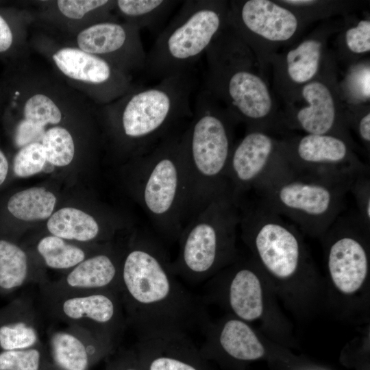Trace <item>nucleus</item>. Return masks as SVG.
Returning a JSON list of instances; mask_svg holds the SVG:
<instances>
[{"instance_id":"nucleus-1","label":"nucleus","mask_w":370,"mask_h":370,"mask_svg":"<svg viewBox=\"0 0 370 370\" xmlns=\"http://www.w3.org/2000/svg\"><path fill=\"white\" fill-rule=\"evenodd\" d=\"M171 262L146 230L134 232L123 251L119 294L138 340L188 334L208 321L203 299L180 282Z\"/></svg>"},{"instance_id":"nucleus-2","label":"nucleus","mask_w":370,"mask_h":370,"mask_svg":"<svg viewBox=\"0 0 370 370\" xmlns=\"http://www.w3.org/2000/svg\"><path fill=\"white\" fill-rule=\"evenodd\" d=\"M198 90L195 68L166 77L155 85H136L114 101L96 106L111 147L132 159L183 130L193 113Z\"/></svg>"},{"instance_id":"nucleus-3","label":"nucleus","mask_w":370,"mask_h":370,"mask_svg":"<svg viewBox=\"0 0 370 370\" xmlns=\"http://www.w3.org/2000/svg\"><path fill=\"white\" fill-rule=\"evenodd\" d=\"M234 123L227 110L201 87L183 132L186 225L210 202L230 194L227 170L234 145Z\"/></svg>"},{"instance_id":"nucleus-4","label":"nucleus","mask_w":370,"mask_h":370,"mask_svg":"<svg viewBox=\"0 0 370 370\" xmlns=\"http://www.w3.org/2000/svg\"><path fill=\"white\" fill-rule=\"evenodd\" d=\"M184 130L131 162L133 194L156 233L168 242L177 241L186 224Z\"/></svg>"},{"instance_id":"nucleus-5","label":"nucleus","mask_w":370,"mask_h":370,"mask_svg":"<svg viewBox=\"0 0 370 370\" xmlns=\"http://www.w3.org/2000/svg\"><path fill=\"white\" fill-rule=\"evenodd\" d=\"M207 71L202 86L234 121L262 130L272 110L266 83L252 72L245 43L233 29H223L205 53Z\"/></svg>"},{"instance_id":"nucleus-6","label":"nucleus","mask_w":370,"mask_h":370,"mask_svg":"<svg viewBox=\"0 0 370 370\" xmlns=\"http://www.w3.org/2000/svg\"><path fill=\"white\" fill-rule=\"evenodd\" d=\"M358 174L321 175L291 169L254 192L304 232L323 236L341 214L346 195Z\"/></svg>"},{"instance_id":"nucleus-7","label":"nucleus","mask_w":370,"mask_h":370,"mask_svg":"<svg viewBox=\"0 0 370 370\" xmlns=\"http://www.w3.org/2000/svg\"><path fill=\"white\" fill-rule=\"evenodd\" d=\"M239 222L238 203L230 194L210 202L184 227L177 257L171 262L174 273L197 284L234 262Z\"/></svg>"},{"instance_id":"nucleus-8","label":"nucleus","mask_w":370,"mask_h":370,"mask_svg":"<svg viewBox=\"0 0 370 370\" xmlns=\"http://www.w3.org/2000/svg\"><path fill=\"white\" fill-rule=\"evenodd\" d=\"M225 2L187 0L147 53L144 75L160 80L192 68L227 25Z\"/></svg>"},{"instance_id":"nucleus-9","label":"nucleus","mask_w":370,"mask_h":370,"mask_svg":"<svg viewBox=\"0 0 370 370\" xmlns=\"http://www.w3.org/2000/svg\"><path fill=\"white\" fill-rule=\"evenodd\" d=\"M29 45L58 77L97 106L114 101L136 85L132 76L108 61L32 25Z\"/></svg>"},{"instance_id":"nucleus-10","label":"nucleus","mask_w":370,"mask_h":370,"mask_svg":"<svg viewBox=\"0 0 370 370\" xmlns=\"http://www.w3.org/2000/svg\"><path fill=\"white\" fill-rule=\"evenodd\" d=\"M256 196L238 203L241 236L269 274L288 280L306 264L302 241L293 223Z\"/></svg>"},{"instance_id":"nucleus-11","label":"nucleus","mask_w":370,"mask_h":370,"mask_svg":"<svg viewBox=\"0 0 370 370\" xmlns=\"http://www.w3.org/2000/svg\"><path fill=\"white\" fill-rule=\"evenodd\" d=\"M45 312L66 325L85 329L116 345L127 326L118 292L104 291L40 297Z\"/></svg>"},{"instance_id":"nucleus-12","label":"nucleus","mask_w":370,"mask_h":370,"mask_svg":"<svg viewBox=\"0 0 370 370\" xmlns=\"http://www.w3.org/2000/svg\"><path fill=\"white\" fill-rule=\"evenodd\" d=\"M282 141L260 129H247L234 144L227 170L229 190L239 201L263 184L291 170Z\"/></svg>"},{"instance_id":"nucleus-13","label":"nucleus","mask_w":370,"mask_h":370,"mask_svg":"<svg viewBox=\"0 0 370 370\" xmlns=\"http://www.w3.org/2000/svg\"><path fill=\"white\" fill-rule=\"evenodd\" d=\"M369 232L356 214H341L323 234L328 241V272L343 294L356 293L366 280L369 254L365 239Z\"/></svg>"},{"instance_id":"nucleus-14","label":"nucleus","mask_w":370,"mask_h":370,"mask_svg":"<svg viewBox=\"0 0 370 370\" xmlns=\"http://www.w3.org/2000/svg\"><path fill=\"white\" fill-rule=\"evenodd\" d=\"M140 31L133 25L112 20L94 24L70 37H55L103 58L133 77L143 73L145 66L147 53Z\"/></svg>"},{"instance_id":"nucleus-15","label":"nucleus","mask_w":370,"mask_h":370,"mask_svg":"<svg viewBox=\"0 0 370 370\" xmlns=\"http://www.w3.org/2000/svg\"><path fill=\"white\" fill-rule=\"evenodd\" d=\"M288 166L294 172L321 175L358 174L369 171L349 143L330 134H308L282 141Z\"/></svg>"},{"instance_id":"nucleus-16","label":"nucleus","mask_w":370,"mask_h":370,"mask_svg":"<svg viewBox=\"0 0 370 370\" xmlns=\"http://www.w3.org/2000/svg\"><path fill=\"white\" fill-rule=\"evenodd\" d=\"M32 25L51 35L67 38L98 23L119 20L114 0H39L25 2Z\"/></svg>"},{"instance_id":"nucleus-17","label":"nucleus","mask_w":370,"mask_h":370,"mask_svg":"<svg viewBox=\"0 0 370 370\" xmlns=\"http://www.w3.org/2000/svg\"><path fill=\"white\" fill-rule=\"evenodd\" d=\"M122 255L101 249L55 281L39 286L40 297H58L96 291L119 293Z\"/></svg>"},{"instance_id":"nucleus-18","label":"nucleus","mask_w":370,"mask_h":370,"mask_svg":"<svg viewBox=\"0 0 370 370\" xmlns=\"http://www.w3.org/2000/svg\"><path fill=\"white\" fill-rule=\"evenodd\" d=\"M227 25L245 40L254 36L273 41L289 40L298 21L289 10L268 0L234 2L228 10Z\"/></svg>"},{"instance_id":"nucleus-19","label":"nucleus","mask_w":370,"mask_h":370,"mask_svg":"<svg viewBox=\"0 0 370 370\" xmlns=\"http://www.w3.org/2000/svg\"><path fill=\"white\" fill-rule=\"evenodd\" d=\"M214 275L213 278L223 284L221 288L208 285L206 296L209 299L221 297L235 317L245 321H254L262 316V285L254 264L238 262L221 275Z\"/></svg>"},{"instance_id":"nucleus-20","label":"nucleus","mask_w":370,"mask_h":370,"mask_svg":"<svg viewBox=\"0 0 370 370\" xmlns=\"http://www.w3.org/2000/svg\"><path fill=\"white\" fill-rule=\"evenodd\" d=\"M47 340L53 362L61 370H87L94 358L108 353L115 346L75 325L49 329Z\"/></svg>"},{"instance_id":"nucleus-21","label":"nucleus","mask_w":370,"mask_h":370,"mask_svg":"<svg viewBox=\"0 0 370 370\" xmlns=\"http://www.w3.org/2000/svg\"><path fill=\"white\" fill-rule=\"evenodd\" d=\"M136 346L145 370H203L201 355L188 334L138 340Z\"/></svg>"},{"instance_id":"nucleus-22","label":"nucleus","mask_w":370,"mask_h":370,"mask_svg":"<svg viewBox=\"0 0 370 370\" xmlns=\"http://www.w3.org/2000/svg\"><path fill=\"white\" fill-rule=\"evenodd\" d=\"M201 330L205 334L201 354L217 349L242 361L256 360L264 354V348L254 330L246 321L236 317L217 324L208 321Z\"/></svg>"},{"instance_id":"nucleus-23","label":"nucleus","mask_w":370,"mask_h":370,"mask_svg":"<svg viewBox=\"0 0 370 370\" xmlns=\"http://www.w3.org/2000/svg\"><path fill=\"white\" fill-rule=\"evenodd\" d=\"M40 318L32 299L23 295L0 308V351L42 344Z\"/></svg>"},{"instance_id":"nucleus-24","label":"nucleus","mask_w":370,"mask_h":370,"mask_svg":"<svg viewBox=\"0 0 370 370\" xmlns=\"http://www.w3.org/2000/svg\"><path fill=\"white\" fill-rule=\"evenodd\" d=\"M301 92L308 105L297 112L294 126L308 134L334 135L349 143L346 128L337 121L330 89L321 82H312L303 87Z\"/></svg>"},{"instance_id":"nucleus-25","label":"nucleus","mask_w":370,"mask_h":370,"mask_svg":"<svg viewBox=\"0 0 370 370\" xmlns=\"http://www.w3.org/2000/svg\"><path fill=\"white\" fill-rule=\"evenodd\" d=\"M47 280L32 268L27 252L18 245L0 239V293L7 294L28 284L38 286Z\"/></svg>"},{"instance_id":"nucleus-26","label":"nucleus","mask_w":370,"mask_h":370,"mask_svg":"<svg viewBox=\"0 0 370 370\" xmlns=\"http://www.w3.org/2000/svg\"><path fill=\"white\" fill-rule=\"evenodd\" d=\"M32 16L27 8H0V58L9 62L27 57Z\"/></svg>"},{"instance_id":"nucleus-27","label":"nucleus","mask_w":370,"mask_h":370,"mask_svg":"<svg viewBox=\"0 0 370 370\" xmlns=\"http://www.w3.org/2000/svg\"><path fill=\"white\" fill-rule=\"evenodd\" d=\"M178 3L173 0H114V12L121 21L154 32Z\"/></svg>"},{"instance_id":"nucleus-28","label":"nucleus","mask_w":370,"mask_h":370,"mask_svg":"<svg viewBox=\"0 0 370 370\" xmlns=\"http://www.w3.org/2000/svg\"><path fill=\"white\" fill-rule=\"evenodd\" d=\"M47 227L51 235L79 243L91 242L102 234L101 225L92 216L71 207L53 213Z\"/></svg>"},{"instance_id":"nucleus-29","label":"nucleus","mask_w":370,"mask_h":370,"mask_svg":"<svg viewBox=\"0 0 370 370\" xmlns=\"http://www.w3.org/2000/svg\"><path fill=\"white\" fill-rule=\"evenodd\" d=\"M56 203V196L43 187H33L14 194L8 209L23 221L45 219L51 216Z\"/></svg>"},{"instance_id":"nucleus-30","label":"nucleus","mask_w":370,"mask_h":370,"mask_svg":"<svg viewBox=\"0 0 370 370\" xmlns=\"http://www.w3.org/2000/svg\"><path fill=\"white\" fill-rule=\"evenodd\" d=\"M36 250L46 267L68 271L91 256L80 246L53 235L40 238Z\"/></svg>"},{"instance_id":"nucleus-31","label":"nucleus","mask_w":370,"mask_h":370,"mask_svg":"<svg viewBox=\"0 0 370 370\" xmlns=\"http://www.w3.org/2000/svg\"><path fill=\"white\" fill-rule=\"evenodd\" d=\"M321 52V43L316 39H308L290 50L286 58L287 72L295 83L309 82L317 74Z\"/></svg>"},{"instance_id":"nucleus-32","label":"nucleus","mask_w":370,"mask_h":370,"mask_svg":"<svg viewBox=\"0 0 370 370\" xmlns=\"http://www.w3.org/2000/svg\"><path fill=\"white\" fill-rule=\"evenodd\" d=\"M47 162L58 166L69 165L76 153L74 135L66 125L55 126L45 132L40 142Z\"/></svg>"},{"instance_id":"nucleus-33","label":"nucleus","mask_w":370,"mask_h":370,"mask_svg":"<svg viewBox=\"0 0 370 370\" xmlns=\"http://www.w3.org/2000/svg\"><path fill=\"white\" fill-rule=\"evenodd\" d=\"M43 345L15 350L0 351V370H40Z\"/></svg>"},{"instance_id":"nucleus-34","label":"nucleus","mask_w":370,"mask_h":370,"mask_svg":"<svg viewBox=\"0 0 370 370\" xmlns=\"http://www.w3.org/2000/svg\"><path fill=\"white\" fill-rule=\"evenodd\" d=\"M47 162L44 149L40 143H32L19 149L13 160L16 175L29 177L41 171Z\"/></svg>"},{"instance_id":"nucleus-35","label":"nucleus","mask_w":370,"mask_h":370,"mask_svg":"<svg viewBox=\"0 0 370 370\" xmlns=\"http://www.w3.org/2000/svg\"><path fill=\"white\" fill-rule=\"evenodd\" d=\"M349 192L356 203L357 217L367 229L370 230V170L354 178Z\"/></svg>"},{"instance_id":"nucleus-36","label":"nucleus","mask_w":370,"mask_h":370,"mask_svg":"<svg viewBox=\"0 0 370 370\" xmlns=\"http://www.w3.org/2000/svg\"><path fill=\"white\" fill-rule=\"evenodd\" d=\"M345 42L349 49L356 53L370 51V21L361 20L356 26L348 29Z\"/></svg>"},{"instance_id":"nucleus-37","label":"nucleus","mask_w":370,"mask_h":370,"mask_svg":"<svg viewBox=\"0 0 370 370\" xmlns=\"http://www.w3.org/2000/svg\"><path fill=\"white\" fill-rule=\"evenodd\" d=\"M358 132L362 141L367 148L369 147L370 143V113L362 116L358 123Z\"/></svg>"},{"instance_id":"nucleus-38","label":"nucleus","mask_w":370,"mask_h":370,"mask_svg":"<svg viewBox=\"0 0 370 370\" xmlns=\"http://www.w3.org/2000/svg\"><path fill=\"white\" fill-rule=\"evenodd\" d=\"M123 357L120 364H117L115 367L116 370H142L139 368L140 363H138V360L132 358L133 355L127 354L123 356Z\"/></svg>"},{"instance_id":"nucleus-39","label":"nucleus","mask_w":370,"mask_h":370,"mask_svg":"<svg viewBox=\"0 0 370 370\" xmlns=\"http://www.w3.org/2000/svg\"><path fill=\"white\" fill-rule=\"evenodd\" d=\"M369 82H370V73L369 69L365 71L364 73L359 77V87L362 90L363 95L366 98H369L370 90H369Z\"/></svg>"},{"instance_id":"nucleus-40","label":"nucleus","mask_w":370,"mask_h":370,"mask_svg":"<svg viewBox=\"0 0 370 370\" xmlns=\"http://www.w3.org/2000/svg\"><path fill=\"white\" fill-rule=\"evenodd\" d=\"M8 171V160L3 152L0 149V185L5 181Z\"/></svg>"},{"instance_id":"nucleus-41","label":"nucleus","mask_w":370,"mask_h":370,"mask_svg":"<svg viewBox=\"0 0 370 370\" xmlns=\"http://www.w3.org/2000/svg\"><path fill=\"white\" fill-rule=\"evenodd\" d=\"M284 3L295 5H310L316 2L315 1L312 0H288L284 1Z\"/></svg>"}]
</instances>
